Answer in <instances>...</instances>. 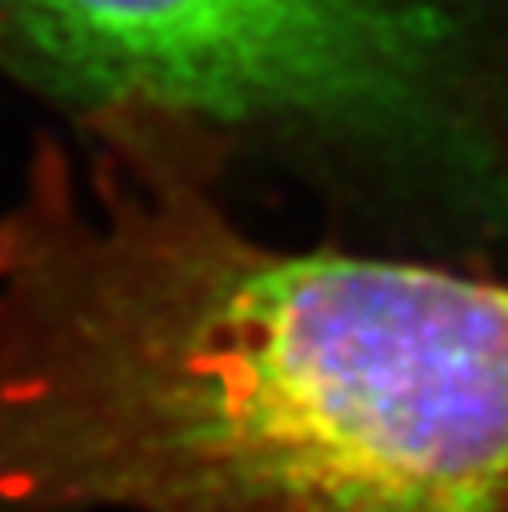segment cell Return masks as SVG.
I'll return each instance as SVG.
<instances>
[{
    "instance_id": "cell-1",
    "label": "cell",
    "mask_w": 508,
    "mask_h": 512,
    "mask_svg": "<svg viewBox=\"0 0 508 512\" xmlns=\"http://www.w3.org/2000/svg\"><path fill=\"white\" fill-rule=\"evenodd\" d=\"M0 72L156 104L508 224V24L484 0H0Z\"/></svg>"
}]
</instances>
